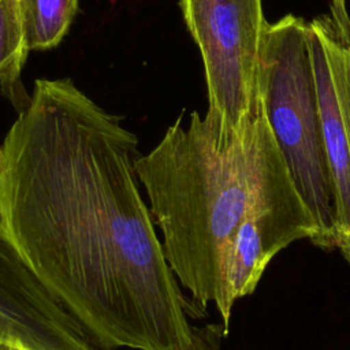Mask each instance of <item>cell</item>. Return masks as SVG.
<instances>
[{
	"instance_id": "5b68a950",
	"label": "cell",
	"mask_w": 350,
	"mask_h": 350,
	"mask_svg": "<svg viewBox=\"0 0 350 350\" xmlns=\"http://www.w3.org/2000/svg\"><path fill=\"white\" fill-rule=\"evenodd\" d=\"M323 134L335 201L336 250L350 264V12L346 0L308 22Z\"/></svg>"
},
{
	"instance_id": "52a82bcc",
	"label": "cell",
	"mask_w": 350,
	"mask_h": 350,
	"mask_svg": "<svg viewBox=\"0 0 350 350\" xmlns=\"http://www.w3.org/2000/svg\"><path fill=\"white\" fill-rule=\"evenodd\" d=\"M0 339L26 350H97L81 324L30 271L1 223Z\"/></svg>"
},
{
	"instance_id": "7a4b0ae2",
	"label": "cell",
	"mask_w": 350,
	"mask_h": 350,
	"mask_svg": "<svg viewBox=\"0 0 350 350\" xmlns=\"http://www.w3.org/2000/svg\"><path fill=\"white\" fill-rule=\"evenodd\" d=\"M283 164L262 104L227 141L217 139L198 112L187 126L179 116L137 160L174 275L196 302L215 304L227 329L234 306L226 283L231 241Z\"/></svg>"
},
{
	"instance_id": "6da1fadb",
	"label": "cell",
	"mask_w": 350,
	"mask_h": 350,
	"mask_svg": "<svg viewBox=\"0 0 350 350\" xmlns=\"http://www.w3.org/2000/svg\"><path fill=\"white\" fill-rule=\"evenodd\" d=\"M138 138L70 78L37 79L0 142V223L98 350H221L139 191Z\"/></svg>"
},
{
	"instance_id": "9c48e42d",
	"label": "cell",
	"mask_w": 350,
	"mask_h": 350,
	"mask_svg": "<svg viewBox=\"0 0 350 350\" xmlns=\"http://www.w3.org/2000/svg\"><path fill=\"white\" fill-rule=\"evenodd\" d=\"M26 41L30 51L60 44L78 10V0H22Z\"/></svg>"
},
{
	"instance_id": "ba28073f",
	"label": "cell",
	"mask_w": 350,
	"mask_h": 350,
	"mask_svg": "<svg viewBox=\"0 0 350 350\" xmlns=\"http://www.w3.org/2000/svg\"><path fill=\"white\" fill-rule=\"evenodd\" d=\"M29 51L22 0H0V85L21 111L26 105L15 92Z\"/></svg>"
},
{
	"instance_id": "8fae6325",
	"label": "cell",
	"mask_w": 350,
	"mask_h": 350,
	"mask_svg": "<svg viewBox=\"0 0 350 350\" xmlns=\"http://www.w3.org/2000/svg\"><path fill=\"white\" fill-rule=\"evenodd\" d=\"M10 350H26V349L21 347V346H16V345H10Z\"/></svg>"
},
{
	"instance_id": "30bf717a",
	"label": "cell",
	"mask_w": 350,
	"mask_h": 350,
	"mask_svg": "<svg viewBox=\"0 0 350 350\" xmlns=\"http://www.w3.org/2000/svg\"><path fill=\"white\" fill-rule=\"evenodd\" d=\"M0 350H10V345L0 339Z\"/></svg>"
},
{
	"instance_id": "3957f363",
	"label": "cell",
	"mask_w": 350,
	"mask_h": 350,
	"mask_svg": "<svg viewBox=\"0 0 350 350\" xmlns=\"http://www.w3.org/2000/svg\"><path fill=\"white\" fill-rule=\"evenodd\" d=\"M261 104L293 179L317 224L316 246L336 250L335 201L308 22L286 15L267 23L258 64Z\"/></svg>"
},
{
	"instance_id": "277c9868",
	"label": "cell",
	"mask_w": 350,
	"mask_h": 350,
	"mask_svg": "<svg viewBox=\"0 0 350 350\" xmlns=\"http://www.w3.org/2000/svg\"><path fill=\"white\" fill-rule=\"evenodd\" d=\"M205 70V123L230 139L261 104L258 64L267 21L262 0H180Z\"/></svg>"
},
{
	"instance_id": "8992f818",
	"label": "cell",
	"mask_w": 350,
	"mask_h": 350,
	"mask_svg": "<svg viewBox=\"0 0 350 350\" xmlns=\"http://www.w3.org/2000/svg\"><path fill=\"white\" fill-rule=\"evenodd\" d=\"M316 220L305 204L287 164L267 182L231 241L226 283L232 304L252 294L269 261L290 243L317 241Z\"/></svg>"
}]
</instances>
